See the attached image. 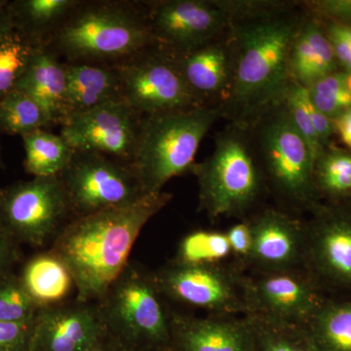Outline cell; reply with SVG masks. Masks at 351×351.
<instances>
[{
    "label": "cell",
    "instance_id": "20",
    "mask_svg": "<svg viewBox=\"0 0 351 351\" xmlns=\"http://www.w3.org/2000/svg\"><path fill=\"white\" fill-rule=\"evenodd\" d=\"M120 92L119 73L112 69L88 64H66L64 120L120 99Z\"/></svg>",
    "mask_w": 351,
    "mask_h": 351
},
{
    "label": "cell",
    "instance_id": "34",
    "mask_svg": "<svg viewBox=\"0 0 351 351\" xmlns=\"http://www.w3.org/2000/svg\"><path fill=\"white\" fill-rule=\"evenodd\" d=\"M255 330L256 351H313L304 339L297 338L289 330L293 327L251 318Z\"/></svg>",
    "mask_w": 351,
    "mask_h": 351
},
{
    "label": "cell",
    "instance_id": "22",
    "mask_svg": "<svg viewBox=\"0 0 351 351\" xmlns=\"http://www.w3.org/2000/svg\"><path fill=\"white\" fill-rule=\"evenodd\" d=\"M19 277L40 308L68 302L71 292L75 290L71 271L50 249L29 258L23 265Z\"/></svg>",
    "mask_w": 351,
    "mask_h": 351
},
{
    "label": "cell",
    "instance_id": "29",
    "mask_svg": "<svg viewBox=\"0 0 351 351\" xmlns=\"http://www.w3.org/2000/svg\"><path fill=\"white\" fill-rule=\"evenodd\" d=\"M230 254L232 249L226 233L195 230L180 242L175 262L184 265H219Z\"/></svg>",
    "mask_w": 351,
    "mask_h": 351
},
{
    "label": "cell",
    "instance_id": "17",
    "mask_svg": "<svg viewBox=\"0 0 351 351\" xmlns=\"http://www.w3.org/2000/svg\"><path fill=\"white\" fill-rule=\"evenodd\" d=\"M251 223L253 246L250 258L263 267L284 269L292 267L301 254V228L288 216L267 211Z\"/></svg>",
    "mask_w": 351,
    "mask_h": 351
},
{
    "label": "cell",
    "instance_id": "24",
    "mask_svg": "<svg viewBox=\"0 0 351 351\" xmlns=\"http://www.w3.org/2000/svg\"><path fill=\"white\" fill-rule=\"evenodd\" d=\"M306 326L313 351H351V301L322 302Z\"/></svg>",
    "mask_w": 351,
    "mask_h": 351
},
{
    "label": "cell",
    "instance_id": "21",
    "mask_svg": "<svg viewBox=\"0 0 351 351\" xmlns=\"http://www.w3.org/2000/svg\"><path fill=\"white\" fill-rule=\"evenodd\" d=\"M337 68L334 50L326 34L313 22L295 34L289 55V73L293 82L308 88Z\"/></svg>",
    "mask_w": 351,
    "mask_h": 351
},
{
    "label": "cell",
    "instance_id": "41",
    "mask_svg": "<svg viewBox=\"0 0 351 351\" xmlns=\"http://www.w3.org/2000/svg\"><path fill=\"white\" fill-rule=\"evenodd\" d=\"M334 127L338 131L341 141L348 147H351V108L337 117L336 121L334 122Z\"/></svg>",
    "mask_w": 351,
    "mask_h": 351
},
{
    "label": "cell",
    "instance_id": "36",
    "mask_svg": "<svg viewBox=\"0 0 351 351\" xmlns=\"http://www.w3.org/2000/svg\"><path fill=\"white\" fill-rule=\"evenodd\" d=\"M34 319L29 322L0 321V351H29Z\"/></svg>",
    "mask_w": 351,
    "mask_h": 351
},
{
    "label": "cell",
    "instance_id": "47",
    "mask_svg": "<svg viewBox=\"0 0 351 351\" xmlns=\"http://www.w3.org/2000/svg\"><path fill=\"white\" fill-rule=\"evenodd\" d=\"M0 133H1V131H0ZM0 166H2L1 147H0Z\"/></svg>",
    "mask_w": 351,
    "mask_h": 351
},
{
    "label": "cell",
    "instance_id": "32",
    "mask_svg": "<svg viewBox=\"0 0 351 351\" xmlns=\"http://www.w3.org/2000/svg\"><path fill=\"white\" fill-rule=\"evenodd\" d=\"M314 177L330 195L351 193V154L341 152L321 154L315 163Z\"/></svg>",
    "mask_w": 351,
    "mask_h": 351
},
{
    "label": "cell",
    "instance_id": "33",
    "mask_svg": "<svg viewBox=\"0 0 351 351\" xmlns=\"http://www.w3.org/2000/svg\"><path fill=\"white\" fill-rule=\"evenodd\" d=\"M284 97L286 100V112L297 130L308 145L316 163L317 159L323 154V147L315 128H314L311 115H309L308 108H307L309 98L308 90L302 85L293 82L289 85Z\"/></svg>",
    "mask_w": 351,
    "mask_h": 351
},
{
    "label": "cell",
    "instance_id": "4",
    "mask_svg": "<svg viewBox=\"0 0 351 351\" xmlns=\"http://www.w3.org/2000/svg\"><path fill=\"white\" fill-rule=\"evenodd\" d=\"M152 272L131 262L97 301L106 330L122 348L171 346L170 313Z\"/></svg>",
    "mask_w": 351,
    "mask_h": 351
},
{
    "label": "cell",
    "instance_id": "8",
    "mask_svg": "<svg viewBox=\"0 0 351 351\" xmlns=\"http://www.w3.org/2000/svg\"><path fill=\"white\" fill-rule=\"evenodd\" d=\"M59 177L73 219L127 206L145 195L130 166L95 152H75Z\"/></svg>",
    "mask_w": 351,
    "mask_h": 351
},
{
    "label": "cell",
    "instance_id": "46",
    "mask_svg": "<svg viewBox=\"0 0 351 351\" xmlns=\"http://www.w3.org/2000/svg\"><path fill=\"white\" fill-rule=\"evenodd\" d=\"M7 1H4V0H0V7L5 5Z\"/></svg>",
    "mask_w": 351,
    "mask_h": 351
},
{
    "label": "cell",
    "instance_id": "40",
    "mask_svg": "<svg viewBox=\"0 0 351 351\" xmlns=\"http://www.w3.org/2000/svg\"><path fill=\"white\" fill-rule=\"evenodd\" d=\"M313 6L317 12L341 21V24H351V0L314 1Z\"/></svg>",
    "mask_w": 351,
    "mask_h": 351
},
{
    "label": "cell",
    "instance_id": "39",
    "mask_svg": "<svg viewBox=\"0 0 351 351\" xmlns=\"http://www.w3.org/2000/svg\"><path fill=\"white\" fill-rule=\"evenodd\" d=\"M232 253L240 257L250 258L253 246L251 223H239L232 226L226 232Z\"/></svg>",
    "mask_w": 351,
    "mask_h": 351
},
{
    "label": "cell",
    "instance_id": "45",
    "mask_svg": "<svg viewBox=\"0 0 351 351\" xmlns=\"http://www.w3.org/2000/svg\"><path fill=\"white\" fill-rule=\"evenodd\" d=\"M348 87H350V89L351 90V73H348Z\"/></svg>",
    "mask_w": 351,
    "mask_h": 351
},
{
    "label": "cell",
    "instance_id": "44",
    "mask_svg": "<svg viewBox=\"0 0 351 351\" xmlns=\"http://www.w3.org/2000/svg\"><path fill=\"white\" fill-rule=\"evenodd\" d=\"M156 351H177L173 348L172 346H168V348H161V350H156Z\"/></svg>",
    "mask_w": 351,
    "mask_h": 351
},
{
    "label": "cell",
    "instance_id": "12",
    "mask_svg": "<svg viewBox=\"0 0 351 351\" xmlns=\"http://www.w3.org/2000/svg\"><path fill=\"white\" fill-rule=\"evenodd\" d=\"M262 147L267 172L277 188L295 201L308 200L313 193L315 160L286 110L267 123Z\"/></svg>",
    "mask_w": 351,
    "mask_h": 351
},
{
    "label": "cell",
    "instance_id": "7",
    "mask_svg": "<svg viewBox=\"0 0 351 351\" xmlns=\"http://www.w3.org/2000/svg\"><path fill=\"white\" fill-rule=\"evenodd\" d=\"M152 34L134 14L110 6L86 8L64 23L57 45L75 60L130 56L145 48Z\"/></svg>",
    "mask_w": 351,
    "mask_h": 351
},
{
    "label": "cell",
    "instance_id": "48",
    "mask_svg": "<svg viewBox=\"0 0 351 351\" xmlns=\"http://www.w3.org/2000/svg\"><path fill=\"white\" fill-rule=\"evenodd\" d=\"M122 351H131V350H124V348H123V350H122Z\"/></svg>",
    "mask_w": 351,
    "mask_h": 351
},
{
    "label": "cell",
    "instance_id": "13",
    "mask_svg": "<svg viewBox=\"0 0 351 351\" xmlns=\"http://www.w3.org/2000/svg\"><path fill=\"white\" fill-rule=\"evenodd\" d=\"M106 332L96 302L75 299L41 307L34 319L29 351H83Z\"/></svg>",
    "mask_w": 351,
    "mask_h": 351
},
{
    "label": "cell",
    "instance_id": "18",
    "mask_svg": "<svg viewBox=\"0 0 351 351\" xmlns=\"http://www.w3.org/2000/svg\"><path fill=\"white\" fill-rule=\"evenodd\" d=\"M16 90L27 94L40 106L51 123L66 119V66L60 63L43 44L38 45Z\"/></svg>",
    "mask_w": 351,
    "mask_h": 351
},
{
    "label": "cell",
    "instance_id": "27",
    "mask_svg": "<svg viewBox=\"0 0 351 351\" xmlns=\"http://www.w3.org/2000/svg\"><path fill=\"white\" fill-rule=\"evenodd\" d=\"M51 124L46 113L34 99L14 90L0 100V131L21 137Z\"/></svg>",
    "mask_w": 351,
    "mask_h": 351
},
{
    "label": "cell",
    "instance_id": "11",
    "mask_svg": "<svg viewBox=\"0 0 351 351\" xmlns=\"http://www.w3.org/2000/svg\"><path fill=\"white\" fill-rule=\"evenodd\" d=\"M123 100L136 113L149 115L195 108L191 91L177 64L159 57L142 58L119 71Z\"/></svg>",
    "mask_w": 351,
    "mask_h": 351
},
{
    "label": "cell",
    "instance_id": "23",
    "mask_svg": "<svg viewBox=\"0 0 351 351\" xmlns=\"http://www.w3.org/2000/svg\"><path fill=\"white\" fill-rule=\"evenodd\" d=\"M177 66L196 97L218 94L232 85V58L221 44L209 43L184 53Z\"/></svg>",
    "mask_w": 351,
    "mask_h": 351
},
{
    "label": "cell",
    "instance_id": "3",
    "mask_svg": "<svg viewBox=\"0 0 351 351\" xmlns=\"http://www.w3.org/2000/svg\"><path fill=\"white\" fill-rule=\"evenodd\" d=\"M298 29L294 21H254L237 32V63L230 85L237 105L252 110L284 97L289 87V55Z\"/></svg>",
    "mask_w": 351,
    "mask_h": 351
},
{
    "label": "cell",
    "instance_id": "5",
    "mask_svg": "<svg viewBox=\"0 0 351 351\" xmlns=\"http://www.w3.org/2000/svg\"><path fill=\"white\" fill-rule=\"evenodd\" d=\"M199 184L200 207L212 218L241 213L250 206L261 188V176L248 145L239 134L217 138L212 156L195 164Z\"/></svg>",
    "mask_w": 351,
    "mask_h": 351
},
{
    "label": "cell",
    "instance_id": "37",
    "mask_svg": "<svg viewBox=\"0 0 351 351\" xmlns=\"http://www.w3.org/2000/svg\"><path fill=\"white\" fill-rule=\"evenodd\" d=\"M327 38L331 43L337 61L351 73V25L334 23L327 29Z\"/></svg>",
    "mask_w": 351,
    "mask_h": 351
},
{
    "label": "cell",
    "instance_id": "42",
    "mask_svg": "<svg viewBox=\"0 0 351 351\" xmlns=\"http://www.w3.org/2000/svg\"><path fill=\"white\" fill-rule=\"evenodd\" d=\"M123 348L108 331L83 351H122Z\"/></svg>",
    "mask_w": 351,
    "mask_h": 351
},
{
    "label": "cell",
    "instance_id": "14",
    "mask_svg": "<svg viewBox=\"0 0 351 351\" xmlns=\"http://www.w3.org/2000/svg\"><path fill=\"white\" fill-rule=\"evenodd\" d=\"M251 311L261 319L283 326L306 325L323 302L313 284L286 271H277L247 284Z\"/></svg>",
    "mask_w": 351,
    "mask_h": 351
},
{
    "label": "cell",
    "instance_id": "19",
    "mask_svg": "<svg viewBox=\"0 0 351 351\" xmlns=\"http://www.w3.org/2000/svg\"><path fill=\"white\" fill-rule=\"evenodd\" d=\"M311 254L321 276L334 285L351 288V217L321 221L313 233Z\"/></svg>",
    "mask_w": 351,
    "mask_h": 351
},
{
    "label": "cell",
    "instance_id": "25",
    "mask_svg": "<svg viewBox=\"0 0 351 351\" xmlns=\"http://www.w3.org/2000/svg\"><path fill=\"white\" fill-rule=\"evenodd\" d=\"M22 140L25 169L34 178L61 175L75 154L61 136L44 129L23 136Z\"/></svg>",
    "mask_w": 351,
    "mask_h": 351
},
{
    "label": "cell",
    "instance_id": "6",
    "mask_svg": "<svg viewBox=\"0 0 351 351\" xmlns=\"http://www.w3.org/2000/svg\"><path fill=\"white\" fill-rule=\"evenodd\" d=\"M73 219L59 176L32 178L0 188V226L20 244H52Z\"/></svg>",
    "mask_w": 351,
    "mask_h": 351
},
{
    "label": "cell",
    "instance_id": "28",
    "mask_svg": "<svg viewBox=\"0 0 351 351\" xmlns=\"http://www.w3.org/2000/svg\"><path fill=\"white\" fill-rule=\"evenodd\" d=\"M36 46L16 31L0 38V100L16 90Z\"/></svg>",
    "mask_w": 351,
    "mask_h": 351
},
{
    "label": "cell",
    "instance_id": "16",
    "mask_svg": "<svg viewBox=\"0 0 351 351\" xmlns=\"http://www.w3.org/2000/svg\"><path fill=\"white\" fill-rule=\"evenodd\" d=\"M171 346L177 351H256L251 320L170 313Z\"/></svg>",
    "mask_w": 351,
    "mask_h": 351
},
{
    "label": "cell",
    "instance_id": "2",
    "mask_svg": "<svg viewBox=\"0 0 351 351\" xmlns=\"http://www.w3.org/2000/svg\"><path fill=\"white\" fill-rule=\"evenodd\" d=\"M219 114L218 108L195 107L149 115L140 124L129 166L143 193H158L172 178L193 170L200 143Z\"/></svg>",
    "mask_w": 351,
    "mask_h": 351
},
{
    "label": "cell",
    "instance_id": "15",
    "mask_svg": "<svg viewBox=\"0 0 351 351\" xmlns=\"http://www.w3.org/2000/svg\"><path fill=\"white\" fill-rule=\"evenodd\" d=\"M152 23L164 43L188 53L212 43L230 20L214 1L174 0L154 9Z\"/></svg>",
    "mask_w": 351,
    "mask_h": 351
},
{
    "label": "cell",
    "instance_id": "10",
    "mask_svg": "<svg viewBox=\"0 0 351 351\" xmlns=\"http://www.w3.org/2000/svg\"><path fill=\"white\" fill-rule=\"evenodd\" d=\"M123 99L71 115L63 122L61 137L76 152H95L130 160L140 125Z\"/></svg>",
    "mask_w": 351,
    "mask_h": 351
},
{
    "label": "cell",
    "instance_id": "38",
    "mask_svg": "<svg viewBox=\"0 0 351 351\" xmlns=\"http://www.w3.org/2000/svg\"><path fill=\"white\" fill-rule=\"evenodd\" d=\"M20 243L3 226H0V276L13 271L16 263L20 262Z\"/></svg>",
    "mask_w": 351,
    "mask_h": 351
},
{
    "label": "cell",
    "instance_id": "35",
    "mask_svg": "<svg viewBox=\"0 0 351 351\" xmlns=\"http://www.w3.org/2000/svg\"><path fill=\"white\" fill-rule=\"evenodd\" d=\"M228 19L260 21L278 17L287 10L290 2L284 1H214Z\"/></svg>",
    "mask_w": 351,
    "mask_h": 351
},
{
    "label": "cell",
    "instance_id": "30",
    "mask_svg": "<svg viewBox=\"0 0 351 351\" xmlns=\"http://www.w3.org/2000/svg\"><path fill=\"white\" fill-rule=\"evenodd\" d=\"M39 309L23 286L19 274L11 271L0 276V321L29 322L36 318Z\"/></svg>",
    "mask_w": 351,
    "mask_h": 351
},
{
    "label": "cell",
    "instance_id": "1",
    "mask_svg": "<svg viewBox=\"0 0 351 351\" xmlns=\"http://www.w3.org/2000/svg\"><path fill=\"white\" fill-rule=\"evenodd\" d=\"M172 198L147 193L127 206L112 208L71 219L51 244L75 283L76 299L97 302L123 271L147 221Z\"/></svg>",
    "mask_w": 351,
    "mask_h": 351
},
{
    "label": "cell",
    "instance_id": "26",
    "mask_svg": "<svg viewBox=\"0 0 351 351\" xmlns=\"http://www.w3.org/2000/svg\"><path fill=\"white\" fill-rule=\"evenodd\" d=\"M76 5L73 0H17L8 2L14 29L36 45L44 34Z\"/></svg>",
    "mask_w": 351,
    "mask_h": 351
},
{
    "label": "cell",
    "instance_id": "9",
    "mask_svg": "<svg viewBox=\"0 0 351 351\" xmlns=\"http://www.w3.org/2000/svg\"><path fill=\"white\" fill-rule=\"evenodd\" d=\"M164 298L197 307L213 315L250 311L247 284L219 265L173 262L152 274Z\"/></svg>",
    "mask_w": 351,
    "mask_h": 351
},
{
    "label": "cell",
    "instance_id": "43",
    "mask_svg": "<svg viewBox=\"0 0 351 351\" xmlns=\"http://www.w3.org/2000/svg\"><path fill=\"white\" fill-rule=\"evenodd\" d=\"M8 2L5 5L0 7V38H3L9 32L15 31L11 14L9 12Z\"/></svg>",
    "mask_w": 351,
    "mask_h": 351
},
{
    "label": "cell",
    "instance_id": "31",
    "mask_svg": "<svg viewBox=\"0 0 351 351\" xmlns=\"http://www.w3.org/2000/svg\"><path fill=\"white\" fill-rule=\"evenodd\" d=\"M307 90L311 103L329 119H336L351 108V90L346 71L325 76Z\"/></svg>",
    "mask_w": 351,
    "mask_h": 351
}]
</instances>
